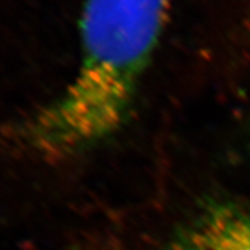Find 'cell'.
Listing matches in <instances>:
<instances>
[{"instance_id": "cell-3", "label": "cell", "mask_w": 250, "mask_h": 250, "mask_svg": "<svg viewBox=\"0 0 250 250\" xmlns=\"http://www.w3.org/2000/svg\"><path fill=\"white\" fill-rule=\"evenodd\" d=\"M167 250H208L203 243L201 235L198 234L197 229L192 230L189 234L174 241L169 245Z\"/></svg>"}, {"instance_id": "cell-2", "label": "cell", "mask_w": 250, "mask_h": 250, "mask_svg": "<svg viewBox=\"0 0 250 250\" xmlns=\"http://www.w3.org/2000/svg\"><path fill=\"white\" fill-rule=\"evenodd\" d=\"M208 250H250V212L232 206H217L197 228Z\"/></svg>"}, {"instance_id": "cell-1", "label": "cell", "mask_w": 250, "mask_h": 250, "mask_svg": "<svg viewBox=\"0 0 250 250\" xmlns=\"http://www.w3.org/2000/svg\"><path fill=\"white\" fill-rule=\"evenodd\" d=\"M170 0H86L82 62L54 102L17 127V140L46 162H66L125 124L162 36Z\"/></svg>"}]
</instances>
